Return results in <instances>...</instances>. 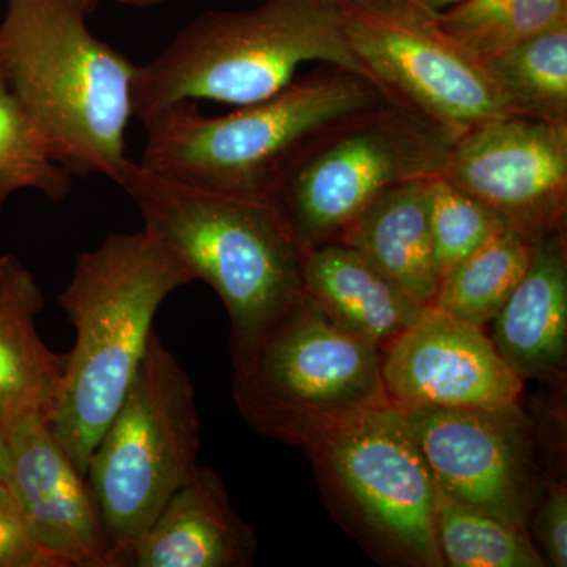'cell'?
I'll return each mask as SVG.
<instances>
[{
  "label": "cell",
  "instance_id": "24",
  "mask_svg": "<svg viewBox=\"0 0 567 567\" xmlns=\"http://www.w3.org/2000/svg\"><path fill=\"white\" fill-rule=\"evenodd\" d=\"M71 177L0 70V213L21 189H35L51 203H62L73 188Z\"/></svg>",
  "mask_w": 567,
  "mask_h": 567
},
{
  "label": "cell",
  "instance_id": "21",
  "mask_svg": "<svg viewBox=\"0 0 567 567\" xmlns=\"http://www.w3.org/2000/svg\"><path fill=\"white\" fill-rule=\"evenodd\" d=\"M484 65L517 115L567 125V20Z\"/></svg>",
  "mask_w": 567,
  "mask_h": 567
},
{
  "label": "cell",
  "instance_id": "31",
  "mask_svg": "<svg viewBox=\"0 0 567 567\" xmlns=\"http://www.w3.org/2000/svg\"><path fill=\"white\" fill-rule=\"evenodd\" d=\"M3 465V427L0 424V473H2Z\"/></svg>",
  "mask_w": 567,
  "mask_h": 567
},
{
  "label": "cell",
  "instance_id": "13",
  "mask_svg": "<svg viewBox=\"0 0 567 567\" xmlns=\"http://www.w3.org/2000/svg\"><path fill=\"white\" fill-rule=\"evenodd\" d=\"M382 379L395 406H505L524 380L503 361L484 328L425 306L382 353Z\"/></svg>",
  "mask_w": 567,
  "mask_h": 567
},
{
  "label": "cell",
  "instance_id": "28",
  "mask_svg": "<svg viewBox=\"0 0 567 567\" xmlns=\"http://www.w3.org/2000/svg\"><path fill=\"white\" fill-rule=\"evenodd\" d=\"M415 2L420 3V6L425 7V9L439 11L447 9V7L454 6V3L461 2V0H415Z\"/></svg>",
  "mask_w": 567,
  "mask_h": 567
},
{
  "label": "cell",
  "instance_id": "8",
  "mask_svg": "<svg viewBox=\"0 0 567 567\" xmlns=\"http://www.w3.org/2000/svg\"><path fill=\"white\" fill-rule=\"evenodd\" d=\"M238 412L259 435L303 447L324 424L386 404L382 353L334 323L305 293L233 350Z\"/></svg>",
  "mask_w": 567,
  "mask_h": 567
},
{
  "label": "cell",
  "instance_id": "27",
  "mask_svg": "<svg viewBox=\"0 0 567 567\" xmlns=\"http://www.w3.org/2000/svg\"><path fill=\"white\" fill-rule=\"evenodd\" d=\"M528 533L546 566H567V487L565 481H546L544 494L528 524Z\"/></svg>",
  "mask_w": 567,
  "mask_h": 567
},
{
  "label": "cell",
  "instance_id": "5",
  "mask_svg": "<svg viewBox=\"0 0 567 567\" xmlns=\"http://www.w3.org/2000/svg\"><path fill=\"white\" fill-rule=\"evenodd\" d=\"M306 62L342 66L377 85L347 43L338 0H264L251 10L207 13L137 66L134 117L144 122L183 100L259 103L287 87Z\"/></svg>",
  "mask_w": 567,
  "mask_h": 567
},
{
  "label": "cell",
  "instance_id": "3",
  "mask_svg": "<svg viewBox=\"0 0 567 567\" xmlns=\"http://www.w3.org/2000/svg\"><path fill=\"white\" fill-rule=\"evenodd\" d=\"M117 185L193 281L221 298L230 347L254 341L306 293V245L274 200L174 181L130 159Z\"/></svg>",
  "mask_w": 567,
  "mask_h": 567
},
{
  "label": "cell",
  "instance_id": "25",
  "mask_svg": "<svg viewBox=\"0 0 567 567\" xmlns=\"http://www.w3.org/2000/svg\"><path fill=\"white\" fill-rule=\"evenodd\" d=\"M427 216L440 279L507 227L498 213L442 175L427 182Z\"/></svg>",
  "mask_w": 567,
  "mask_h": 567
},
{
  "label": "cell",
  "instance_id": "29",
  "mask_svg": "<svg viewBox=\"0 0 567 567\" xmlns=\"http://www.w3.org/2000/svg\"><path fill=\"white\" fill-rule=\"evenodd\" d=\"M81 2L92 10L100 0H81ZM117 2L130 3V6H152V3L162 2V0H117Z\"/></svg>",
  "mask_w": 567,
  "mask_h": 567
},
{
  "label": "cell",
  "instance_id": "7",
  "mask_svg": "<svg viewBox=\"0 0 567 567\" xmlns=\"http://www.w3.org/2000/svg\"><path fill=\"white\" fill-rule=\"evenodd\" d=\"M199 447L192 379L153 333L85 475L117 567L130 566L171 496L196 472Z\"/></svg>",
  "mask_w": 567,
  "mask_h": 567
},
{
  "label": "cell",
  "instance_id": "12",
  "mask_svg": "<svg viewBox=\"0 0 567 567\" xmlns=\"http://www.w3.org/2000/svg\"><path fill=\"white\" fill-rule=\"evenodd\" d=\"M442 177L533 241L566 229L567 125L509 115L453 142Z\"/></svg>",
  "mask_w": 567,
  "mask_h": 567
},
{
  "label": "cell",
  "instance_id": "6",
  "mask_svg": "<svg viewBox=\"0 0 567 567\" xmlns=\"http://www.w3.org/2000/svg\"><path fill=\"white\" fill-rule=\"evenodd\" d=\"M303 450L334 517L383 565L445 567L436 488L398 406H365L324 424Z\"/></svg>",
  "mask_w": 567,
  "mask_h": 567
},
{
  "label": "cell",
  "instance_id": "26",
  "mask_svg": "<svg viewBox=\"0 0 567 567\" xmlns=\"http://www.w3.org/2000/svg\"><path fill=\"white\" fill-rule=\"evenodd\" d=\"M0 567H65L33 536L17 496L0 473Z\"/></svg>",
  "mask_w": 567,
  "mask_h": 567
},
{
  "label": "cell",
  "instance_id": "14",
  "mask_svg": "<svg viewBox=\"0 0 567 567\" xmlns=\"http://www.w3.org/2000/svg\"><path fill=\"white\" fill-rule=\"evenodd\" d=\"M2 475L33 536L65 567H117L87 481L48 423L3 429Z\"/></svg>",
  "mask_w": 567,
  "mask_h": 567
},
{
  "label": "cell",
  "instance_id": "4",
  "mask_svg": "<svg viewBox=\"0 0 567 567\" xmlns=\"http://www.w3.org/2000/svg\"><path fill=\"white\" fill-rule=\"evenodd\" d=\"M391 103L374 82L324 63L262 102L226 115H205L183 100L145 118L141 164L234 196L271 200L279 174L295 153L327 126L357 112Z\"/></svg>",
  "mask_w": 567,
  "mask_h": 567
},
{
  "label": "cell",
  "instance_id": "23",
  "mask_svg": "<svg viewBox=\"0 0 567 567\" xmlns=\"http://www.w3.org/2000/svg\"><path fill=\"white\" fill-rule=\"evenodd\" d=\"M436 20L486 63L567 20V0H461L439 11Z\"/></svg>",
  "mask_w": 567,
  "mask_h": 567
},
{
  "label": "cell",
  "instance_id": "20",
  "mask_svg": "<svg viewBox=\"0 0 567 567\" xmlns=\"http://www.w3.org/2000/svg\"><path fill=\"white\" fill-rule=\"evenodd\" d=\"M535 241L507 226L440 279L431 306L486 328L527 274Z\"/></svg>",
  "mask_w": 567,
  "mask_h": 567
},
{
  "label": "cell",
  "instance_id": "19",
  "mask_svg": "<svg viewBox=\"0 0 567 567\" xmlns=\"http://www.w3.org/2000/svg\"><path fill=\"white\" fill-rule=\"evenodd\" d=\"M429 181L404 183L388 192L338 241L364 256L423 306L432 305L440 286L429 229Z\"/></svg>",
  "mask_w": 567,
  "mask_h": 567
},
{
  "label": "cell",
  "instance_id": "17",
  "mask_svg": "<svg viewBox=\"0 0 567 567\" xmlns=\"http://www.w3.org/2000/svg\"><path fill=\"white\" fill-rule=\"evenodd\" d=\"M44 297L35 278L11 256L0 286V424H51L63 379L66 354L48 349L37 331Z\"/></svg>",
  "mask_w": 567,
  "mask_h": 567
},
{
  "label": "cell",
  "instance_id": "30",
  "mask_svg": "<svg viewBox=\"0 0 567 567\" xmlns=\"http://www.w3.org/2000/svg\"><path fill=\"white\" fill-rule=\"evenodd\" d=\"M10 254L0 257V286H2L3 278H6L7 267H9Z\"/></svg>",
  "mask_w": 567,
  "mask_h": 567
},
{
  "label": "cell",
  "instance_id": "16",
  "mask_svg": "<svg viewBox=\"0 0 567 567\" xmlns=\"http://www.w3.org/2000/svg\"><path fill=\"white\" fill-rule=\"evenodd\" d=\"M257 550L252 528L235 513L218 473L197 466L134 550L133 567H241Z\"/></svg>",
  "mask_w": 567,
  "mask_h": 567
},
{
  "label": "cell",
  "instance_id": "18",
  "mask_svg": "<svg viewBox=\"0 0 567 567\" xmlns=\"http://www.w3.org/2000/svg\"><path fill=\"white\" fill-rule=\"evenodd\" d=\"M305 290L350 334L385 352L425 306L344 244L306 248Z\"/></svg>",
  "mask_w": 567,
  "mask_h": 567
},
{
  "label": "cell",
  "instance_id": "2",
  "mask_svg": "<svg viewBox=\"0 0 567 567\" xmlns=\"http://www.w3.org/2000/svg\"><path fill=\"white\" fill-rule=\"evenodd\" d=\"M91 13L81 0H7L0 70L55 162L117 183L137 65L93 35Z\"/></svg>",
  "mask_w": 567,
  "mask_h": 567
},
{
  "label": "cell",
  "instance_id": "15",
  "mask_svg": "<svg viewBox=\"0 0 567 567\" xmlns=\"http://www.w3.org/2000/svg\"><path fill=\"white\" fill-rule=\"evenodd\" d=\"M491 341L522 380H559L567 360L566 229L537 238L527 274L492 320Z\"/></svg>",
  "mask_w": 567,
  "mask_h": 567
},
{
  "label": "cell",
  "instance_id": "10",
  "mask_svg": "<svg viewBox=\"0 0 567 567\" xmlns=\"http://www.w3.org/2000/svg\"><path fill=\"white\" fill-rule=\"evenodd\" d=\"M347 43L391 103L456 141L517 115L491 71L415 0H338Z\"/></svg>",
  "mask_w": 567,
  "mask_h": 567
},
{
  "label": "cell",
  "instance_id": "9",
  "mask_svg": "<svg viewBox=\"0 0 567 567\" xmlns=\"http://www.w3.org/2000/svg\"><path fill=\"white\" fill-rule=\"evenodd\" d=\"M453 141L393 103L327 126L279 174L270 199L306 248L336 244L391 189L439 177Z\"/></svg>",
  "mask_w": 567,
  "mask_h": 567
},
{
  "label": "cell",
  "instance_id": "22",
  "mask_svg": "<svg viewBox=\"0 0 567 567\" xmlns=\"http://www.w3.org/2000/svg\"><path fill=\"white\" fill-rule=\"evenodd\" d=\"M435 537L451 567H543L528 529L466 506L436 491Z\"/></svg>",
  "mask_w": 567,
  "mask_h": 567
},
{
  "label": "cell",
  "instance_id": "1",
  "mask_svg": "<svg viewBox=\"0 0 567 567\" xmlns=\"http://www.w3.org/2000/svg\"><path fill=\"white\" fill-rule=\"evenodd\" d=\"M193 278L147 229L112 234L81 252L59 305L74 328L51 429L82 476L121 406L159 308Z\"/></svg>",
  "mask_w": 567,
  "mask_h": 567
},
{
  "label": "cell",
  "instance_id": "11",
  "mask_svg": "<svg viewBox=\"0 0 567 567\" xmlns=\"http://www.w3.org/2000/svg\"><path fill=\"white\" fill-rule=\"evenodd\" d=\"M398 409L442 494L528 529L546 483L520 402Z\"/></svg>",
  "mask_w": 567,
  "mask_h": 567
}]
</instances>
